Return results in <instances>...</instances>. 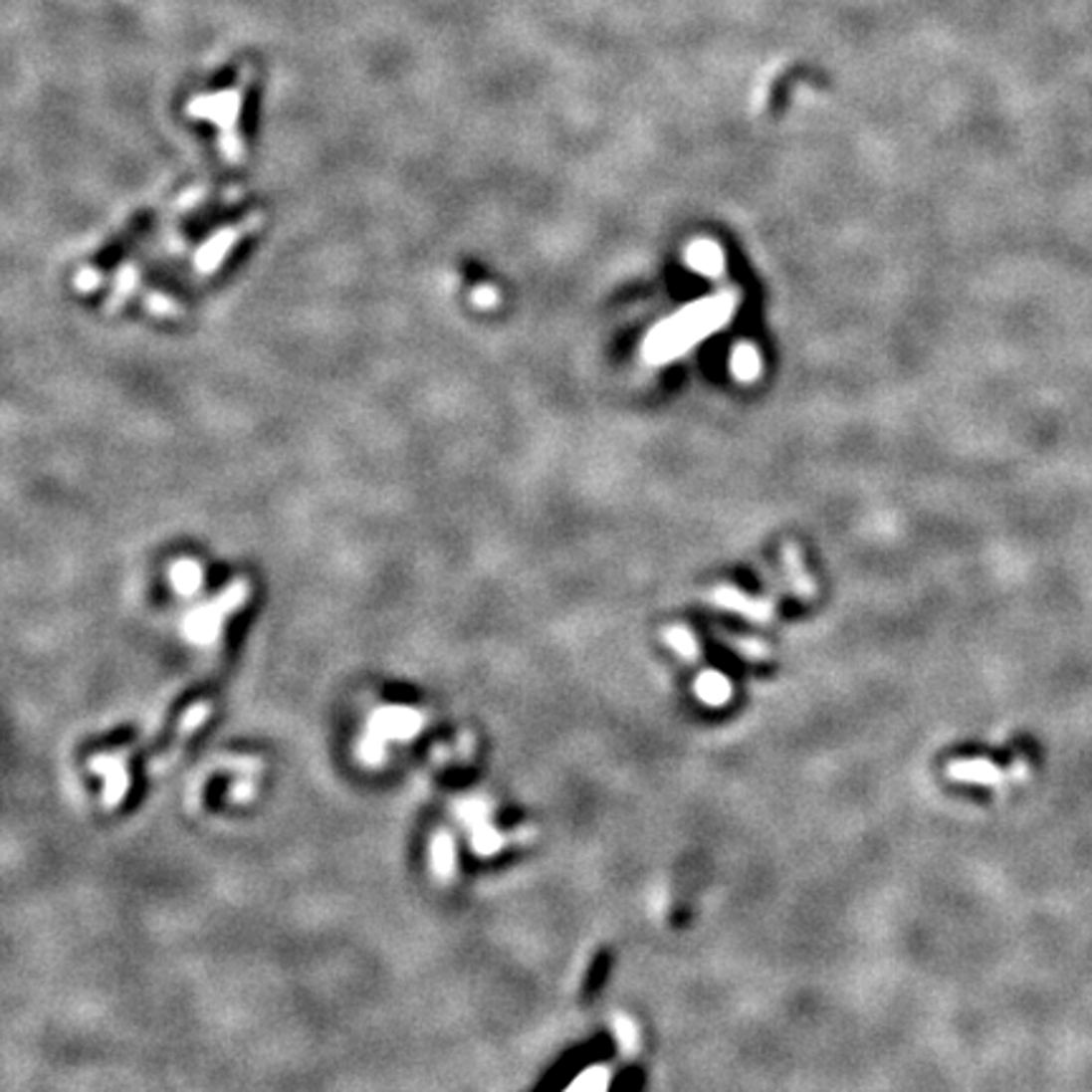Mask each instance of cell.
Returning a JSON list of instances; mask_svg holds the SVG:
<instances>
[{"instance_id": "6da1fadb", "label": "cell", "mask_w": 1092, "mask_h": 1092, "mask_svg": "<svg viewBox=\"0 0 1092 1092\" xmlns=\"http://www.w3.org/2000/svg\"><path fill=\"white\" fill-rule=\"evenodd\" d=\"M709 599L719 609H726V612H736V615L747 617V620H752V622H759V625H768V622L774 620V615H776L774 602H768V599H759V597H749V594H744L742 589L729 587V584H721V587H716L714 592L709 594Z\"/></svg>"}, {"instance_id": "7a4b0ae2", "label": "cell", "mask_w": 1092, "mask_h": 1092, "mask_svg": "<svg viewBox=\"0 0 1092 1092\" xmlns=\"http://www.w3.org/2000/svg\"><path fill=\"white\" fill-rule=\"evenodd\" d=\"M946 774L954 781H964V784H983V786H996L1001 784L1004 774H1001L999 766H993L986 759H956L946 766Z\"/></svg>"}, {"instance_id": "3957f363", "label": "cell", "mask_w": 1092, "mask_h": 1092, "mask_svg": "<svg viewBox=\"0 0 1092 1092\" xmlns=\"http://www.w3.org/2000/svg\"><path fill=\"white\" fill-rule=\"evenodd\" d=\"M420 714L410 709H387L374 716V731L382 739H410L420 729Z\"/></svg>"}, {"instance_id": "277c9868", "label": "cell", "mask_w": 1092, "mask_h": 1092, "mask_svg": "<svg viewBox=\"0 0 1092 1092\" xmlns=\"http://www.w3.org/2000/svg\"><path fill=\"white\" fill-rule=\"evenodd\" d=\"M693 691H696L698 701L703 706H709V709H721L734 696V686H731L729 678L724 673H719V670H703L701 676L696 678Z\"/></svg>"}, {"instance_id": "5b68a950", "label": "cell", "mask_w": 1092, "mask_h": 1092, "mask_svg": "<svg viewBox=\"0 0 1092 1092\" xmlns=\"http://www.w3.org/2000/svg\"><path fill=\"white\" fill-rule=\"evenodd\" d=\"M781 556H784L786 579H789V584H791V589H794L796 597H801V599H814V597H817V584H814L812 574L804 569V561H801V554H799V549H796L794 544H784V551H781Z\"/></svg>"}, {"instance_id": "8992f818", "label": "cell", "mask_w": 1092, "mask_h": 1092, "mask_svg": "<svg viewBox=\"0 0 1092 1092\" xmlns=\"http://www.w3.org/2000/svg\"><path fill=\"white\" fill-rule=\"evenodd\" d=\"M663 640H665V645H668V648L673 650L676 655H681L686 663H696V660L701 658V648H698L696 635H693L688 627H683V625L665 627Z\"/></svg>"}, {"instance_id": "52a82bcc", "label": "cell", "mask_w": 1092, "mask_h": 1092, "mask_svg": "<svg viewBox=\"0 0 1092 1092\" xmlns=\"http://www.w3.org/2000/svg\"><path fill=\"white\" fill-rule=\"evenodd\" d=\"M220 604H223V599H220L218 604H210L208 609H200V612L190 615V620H187V627H185L187 637H192L195 642L213 640L215 632H218Z\"/></svg>"}, {"instance_id": "ba28073f", "label": "cell", "mask_w": 1092, "mask_h": 1092, "mask_svg": "<svg viewBox=\"0 0 1092 1092\" xmlns=\"http://www.w3.org/2000/svg\"><path fill=\"white\" fill-rule=\"evenodd\" d=\"M721 640H724L729 648H734L736 653L742 655V658L752 660V663H766V660H771V655H774L771 645H768V642H764V640H759V637L721 635Z\"/></svg>"}, {"instance_id": "9c48e42d", "label": "cell", "mask_w": 1092, "mask_h": 1092, "mask_svg": "<svg viewBox=\"0 0 1092 1092\" xmlns=\"http://www.w3.org/2000/svg\"><path fill=\"white\" fill-rule=\"evenodd\" d=\"M612 1032H615L617 1044H620L622 1057L632 1059L637 1052H640V1029H637L632 1016L615 1014V1019H612Z\"/></svg>"}, {"instance_id": "30bf717a", "label": "cell", "mask_w": 1092, "mask_h": 1092, "mask_svg": "<svg viewBox=\"0 0 1092 1092\" xmlns=\"http://www.w3.org/2000/svg\"><path fill=\"white\" fill-rule=\"evenodd\" d=\"M688 261L701 274L714 276L721 271V253L714 243H698V246H693L691 253H688Z\"/></svg>"}, {"instance_id": "8fae6325", "label": "cell", "mask_w": 1092, "mask_h": 1092, "mask_svg": "<svg viewBox=\"0 0 1092 1092\" xmlns=\"http://www.w3.org/2000/svg\"><path fill=\"white\" fill-rule=\"evenodd\" d=\"M609 1082H612V1070L609 1067H589V1070H584L582 1075L576 1077L574 1082L569 1085V1090H587V1092H599V1090H607Z\"/></svg>"}, {"instance_id": "7c38bea8", "label": "cell", "mask_w": 1092, "mask_h": 1092, "mask_svg": "<svg viewBox=\"0 0 1092 1092\" xmlns=\"http://www.w3.org/2000/svg\"><path fill=\"white\" fill-rule=\"evenodd\" d=\"M433 865L438 875H451L456 865V852H453V840L448 834H438L433 842Z\"/></svg>"}, {"instance_id": "4fadbf2b", "label": "cell", "mask_w": 1092, "mask_h": 1092, "mask_svg": "<svg viewBox=\"0 0 1092 1092\" xmlns=\"http://www.w3.org/2000/svg\"><path fill=\"white\" fill-rule=\"evenodd\" d=\"M172 582H175L177 592L182 594H190L198 589L200 584V569L192 561H185V564H177L175 569H172Z\"/></svg>"}, {"instance_id": "5bb4252c", "label": "cell", "mask_w": 1092, "mask_h": 1092, "mask_svg": "<svg viewBox=\"0 0 1092 1092\" xmlns=\"http://www.w3.org/2000/svg\"><path fill=\"white\" fill-rule=\"evenodd\" d=\"M734 369L736 374H742V377H754L759 369V359L757 354H754L752 346H739V349L734 351Z\"/></svg>"}, {"instance_id": "9a60e30c", "label": "cell", "mask_w": 1092, "mask_h": 1092, "mask_svg": "<svg viewBox=\"0 0 1092 1092\" xmlns=\"http://www.w3.org/2000/svg\"><path fill=\"white\" fill-rule=\"evenodd\" d=\"M504 842H506L504 834L494 832V829H491V827L478 829V834H476V837H473V845H476V850L481 852V855H491V852L499 850V847L504 845Z\"/></svg>"}]
</instances>
